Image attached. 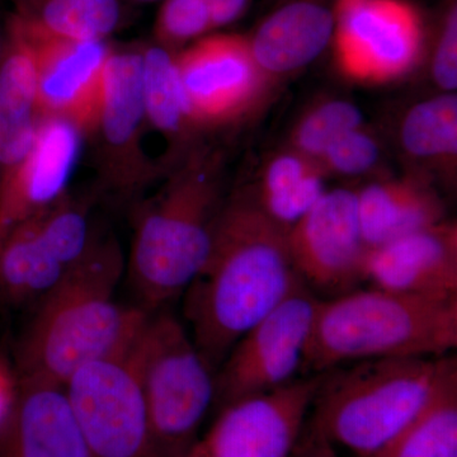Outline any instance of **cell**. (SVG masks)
Segmentation results:
<instances>
[{
  "label": "cell",
  "mask_w": 457,
  "mask_h": 457,
  "mask_svg": "<svg viewBox=\"0 0 457 457\" xmlns=\"http://www.w3.org/2000/svg\"><path fill=\"white\" fill-rule=\"evenodd\" d=\"M302 284L287 231L255 203L251 189L228 191L209 257L183 296L198 351L216 372L243 336Z\"/></svg>",
  "instance_id": "6da1fadb"
},
{
  "label": "cell",
  "mask_w": 457,
  "mask_h": 457,
  "mask_svg": "<svg viewBox=\"0 0 457 457\" xmlns=\"http://www.w3.org/2000/svg\"><path fill=\"white\" fill-rule=\"evenodd\" d=\"M116 237L99 234L65 278L36 303L17 347V376L62 385L87 363L134 347L150 312L116 300L125 275Z\"/></svg>",
  "instance_id": "7a4b0ae2"
},
{
  "label": "cell",
  "mask_w": 457,
  "mask_h": 457,
  "mask_svg": "<svg viewBox=\"0 0 457 457\" xmlns=\"http://www.w3.org/2000/svg\"><path fill=\"white\" fill-rule=\"evenodd\" d=\"M162 180L155 195L135 204L125 267L140 308L149 312L182 296L197 278L228 194L224 155L204 141Z\"/></svg>",
  "instance_id": "3957f363"
},
{
  "label": "cell",
  "mask_w": 457,
  "mask_h": 457,
  "mask_svg": "<svg viewBox=\"0 0 457 457\" xmlns=\"http://www.w3.org/2000/svg\"><path fill=\"white\" fill-rule=\"evenodd\" d=\"M457 347V297L435 299L363 286L319 302L303 376L345 363L437 357Z\"/></svg>",
  "instance_id": "277c9868"
},
{
  "label": "cell",
  "mask_w": 457,
  "mask_h": 457,
  "mask_svg": "<svg viewBox=\"0 0 457 457\" xmlns=\"http://www.w3.org/2000/svg\"><path fill=\"white\" fill-rule=\"evenodd\" d=\"M455 354L345 363L321 372L306 425L336 449L371 457L417 416Z\"/></svg>",
  "instance_id": "5b68a950"
},
{
  "label": "cell",
  "mask_w": 457,
  "mask_h": 457,
  "mask_svg": "<svg viewBox=\"0 0 457 457\" xmlns=\"http://www.w3.org/2000/svg\"><path fill=\"white\" fill-rule=\"evenodd\" d=\"M149 420V457H179L215 404V371L187 327L167 309L150 312L135 345Z\"/></svg>",
  "instance_id": "8992f818"
},
{
  "label": "cell",
  "mask_w": 457,
  "mask_h": 457,
  "mask_svg": "<svg viewBox=\"0 0 457 457\" xmlns=\"http://www.w3.org/2000/svg\"><path fill=\"white\" fill-rule=\"evenodd\" d=\"M147 126L140 47L114 50L108 60L97 119L86 139L95 150V196L137 203L167 176L163 159L145 150Z\"/></svg>",
  "instance_id": "52a82bcc"
},
{
  "label": "cell",
  "mask_w": 457,
  "mask_h": 457,
  "mask_svg": "<svg viewBox=\"0 0 457 457\" xmlns=\"http://www.w3.org/2000/svg\"><path fill=\"white\" fill-rule=\"evenodd\" d=\"M174 62L189 119L201 135L251 121L278 86L255 62L245 36H204Z\"/></svg>",
  "instance_id": "ba28073f"
},
{
  "label": "cell",
  "mask_w": 457,
  "mask_h": 457,
  "mask_svg": "<svg viewBox=\"0 0 457 457\" xmlns=\"http://www.w3.org/2000/svg\"><path fill=\"white\" fill-rule=\"evenodd\" d=\"M320 299L302 284L234 345L215 372V407L302 378Z\"/></svg>",
  "instance_id": "9c48e42d"
},
{
  "label": "cell",
  "mask_w": 457,
  "mask_h": 457,
  "mask_svg": "<svg viewBox=\"0 0 457 457\" xmlns=\"http://www.w3.org/2000/svg\"><path fill=\"white\" fill-rule=\"evenodd\" d=\"M135 345L126 353L87 363L64 385L92 457H149V420Z\"/></svg>",
  "instance_id": "30bf717a"
},
{
  "label": "cell",
  "mask_w": 457,
  "mask_h": 457,
  "mask_svg": "<svg viewBox=\"0 0 457 457\" xmlns=\"http://www.w3.org/2000/svg\"><path fill=\"white\" fill-rule=\"evenodd\" d=\"M300 281L320 300L366 286L371 249L361 230L356 189H327L287 231Z\"/></svg>",
  "instance_id": "8fae6325"
},
{
  "label": "cell",
  "mask_w": 457,
  "mask_h": 457,
  "mask_svg": "<svg viewBox=\"0 0 457 457\" xmlns=\"http://www.w3.org/2000/svg\"><path fill=\"white\" fill-rule=\"evenodd\" d=\"M337 66L351 82L380 86L402 79L426 53L425 23L405 0H363L337 14Z\"/></svg>",
  "instance_id": "7c38bea8"
},
{
  "label": "cell",
  "mask_w": 457,
  "mask_h": 457,
  "mask_svg": "<svg viewBox=\"0 0 457 457\" xmlns=\"http://www.w3.org/2000/svg\"><path fill=\"white\" fill-rule=\"evenodd\" d=\"M319 375L237 400L179 457H290L308 420Z\"/></svg>",
  "instance_id": "4fadbf2b"
},
{
  "label": "cell",
  "mask_w": 457,
  "mask_h": 457,
  "mask_svg": "<svg viewBox=\"0 0 457 457\" xmlns=\"http://www.w3.org/2000/svg\"><path fill=\"white\" fill-rule=\"evenodd\" d=\"M21 25L31 46L38 117L73 123L86 139L97 119L112 47L107 40L50 35Z\"/></svg>",
  "instance_id": "5bb4252c"
},
{
  "label": "cell",
  "mask_w": 457,
  "mask_h": 457,
  "mask_svg": "<svg viewBox=\"0 0 457 457\" xmlns=\"http://www.w3.org/2000/svg\"><path fill=\"white\" fill-rule=\"evenodd\" d=\"M83 140L73 123L38 120L31 147L0 187V239L68 191Z\"/></svg>",
  "instance_id": "9a60e30c"
},
{
  "label": "cell",
  "mask_w": 457,
  "mask_h": 457,
  "mask_svg": "<svg viewBox=\"0 0 457 457\" xmlns=\"http://www.w3.org/2000/svg\"><path fill=\"white\" fill-rule=\"evenodd\" d=\"M366 286L450 299L457 297V224L444 220L370 252Z\"/></svg>",
  "instance_id": "2e32d148"
},
{
  "label": "cell",
  "mask_w": 457,
  "mask_h": 457,
  "mask_svg": "<svg viewBox=\"0 0 457 457\" xmlns=\"http://www.w3.org/2000/svg\"><path fill=\"white\" fill-rule=\"evenodd\" d=\"M0 457H92L64 386L17 376L16 399L0 427Z\"/></svg>",
  "instance_id": "e0dca14e"
},
{
  "label": "cell",
  "mask_w": 457,
  "mask_h": 457,
  "mask_svg": "<svg viewBox=\"0 0 457 457\" xmlns=\"http://www.w3.org/2000/svg\"><path fill=\"white\" fill-rule=\"evenodd\" d=\"M337 16L327 0H290L248 38L255 62L278 83L314 62L332 45Z\"/></svg>",
  "instance_id": "ac0fdd59"
},
{
  "label": "cell",
  "mask_w": 457,
  "mask_h": 457,
  "mask_svg": "<svg viewBox=\"0 0 457 457\" xmlns=\"http://www.w3.org/2000/svg\"><path fill=\"white\" fill-rule=\"evenodd\" d=\"M356 194L361 230L371 251L447 219L432 177L420 171L380 176Z\"/></svg>",
  "instance_id": "d6986e66"
},
{
  "label": "cell",
  "mask_w": 457,
  "mask_h": 457,
  "mask_svg": "<svg viewBox=\"0 0 457 457\" xmlns=\"http://www.w3.org/2000/svg\"><path fill=\"white\" fill-rule=\"evenodd\" d=\"M38 120L31 46L11 14L0 64V187L31 147Z\"/></svg>",
  "instance_id": "ffe728a7"
},
{
  "label": "cell",
  "mask_w": 457,
  "mask_h": 457,
  "mask_svg": "<svg viewBox=\"0 0 457 457\" xmlns=\"http://www.w3.org/2000/svg\"><path fill=\"white\" fill-rule=\"evenodd\" d=\"M141 53L147 126L167 141V153L161 158L171 170L188 150L203 140L186 108L174 62L176 54L155 42L141 46Z\"/></svg>",
  "instance_id": "44dd1931"
},
{
  "label": "cell",
  "mask_w": 457,
  "mask_h": 457,
  "mask_svg": "<svg viewBox=\"0 0 457 457\" xmlns=\"http://www.w3.org/2000/svg\"><path fill=\"white\" fill-rule=\"evenodd\" d=\"M400 150L414 171L455 182L457 164L456 93H438L417 102L399 123Z\"/></svg>",
  "instance_id": "7402d4cb"
},
{
  "label": "cell",
  "mask_w": 457,
  "mask_h": 457,
  "mask_svg": "<svg viewBox=\"0 0 457 457\" xmlns=\"http://www.w3.org/2000/svg\"><path fill=\"white\" fill-rule=\"evenodd\" d=\"M71 269L53 253L33 219H27L0 239V300L9 306L36 303Z\"/></svg>",
  "instance_id": "603a6c76"
},
{
  "label": "cell",
  "mask_w": 457,
  "mask_h": 457,
  "mask_svg": "<svg viewBox=\"0 0 457 457\" xmlns=\"http://www.w3.org/2000/svg\"><path fill=\"white\" fill-rule=\"evenodd\" d=\"M327 179L318 162L285 146L270 156L248 188L264 213L288 231L326 194Z\"/></svg>",
  "instance_id": "cb8c5ba5"
},
{
  "label": "cell",
  "mask_w": 457,
  "mask_h": 457,
  "mask_svg": "<svg viewBox=\"0 0 457 457\" xmlns=\"http://www.w3.org/2000/svg\"><path fill=\"white\" fill-rule=\"evenodd\" d=\"M371 457H457L456 356L425 407Z\"/></svg>",
  "instance_id": "d4e9b609"
},
{
  "label": "cell",
  "mask_w": 457,
  "mask_h": 457,
  "mask_svg": "<svg viewBox=\"0 0 457 457\" xmlns=\"http://www.w3.org/2000/svg\"><path fill=\"white\" fill-rule=\"evenodd\" d=\"M29 29L68 37L107 40L122 25L120 0H11Z\"/></svg>",
  "instance_id": "484cf974"
},
{
  "label": "cell",
  "mask_w": 457,
  "mask_h": 457,
  "mask_svg": "<svg viewBox=\"0 0 457 457\" xmlns=\"http://www.w3.org/2000/svg\"><path fill=\"white\" fill-rule=\"evenodd\" d=\"M365 125L362 111L353 102L329 98L317 102L293 126L286 146L319 162L333 141Z\"/></svg>",
  "instance_id": "4316f807"
},
{
  "label": "cell",
  "mask_w": 457,
  "mask_h": 457,
  "mask_svg": "<svg viewBox=\"0 0 457 457\" xmlns=\"http://www.w3.org/2000/svg\"><path fill=\"white\" fill-rule=\"evenodd\" d=\"M213 29L207 0H163L154 25V42L177 54Z\"/></svg>",
  "instance_id": "83f0119b"
},
{
  "label": "cell",
  "mask_w": 457,
  "mask_h": 457,
  "mask_svg": "<svg viewBox=\"0 0 457 457\" xmlns=\"http://www.w3.org/2000/svg\"><path fill=\"white\" fill-rule=\"evenodd\" d=\"M383 154L381 141L363 125L333 141L318 164L327 177L359 179L378 170Z\"/></svg>",
  "instance_id": "f1b7e54d"
},
{
  "label": "cell",
  "mask_w": 457,
  "mask_h": 457,
  "mask_svg": "<svg viewBox=\"0 0 457 457\" xmlns=\"http://www.w3.org/2000/svg\"><path fill=\"white\" fill-rule=\"evenodd\" d=\"M429 75L440 93H455L457 89V3L447 0L435 26L429 42Z\"/></svg>",
  "instance_id": "f546056e"
},
{
  "label": "cell",
  "mask_w": 457,
  "mask_h": 457,
  "mask_svg": "<svg viewBox=\"0 0 457 457\" xmlns=\"http://www.w3.org/2000/svg\"><path fill=\"white\" fill-rule=\"evenodd\" d=\"M290 457H341L338 450L305 425Z\"/></svg>",
  "instance_id": "4dcf8cb0"
},
{
  "label": "cell",
  "mask_w": 457,
  "mask_h": 457,
  "mask_svg": "<svg viewBox=\"0 0 457 457\" xmlns=\"http://www.w3.org/2000/svg\"><path fill=\"white\" fill-rule=\"evenodd\" d=\"M213 29L233 25L245 16L252 0H207Z\"/></svg>",
  "instance_id": "1f68e13d"
},
{
  "label": "cell",
  "mask_w": 457,
  "mask_h": 457,
  "mask_svg": "<svg viewBox=\"0 0 457 457\" xmlns=\"http://www.w3.org/2000/svg\"><path fill=\"white\" fill-rule=\"evenodd\" d=\"M17 393V376L0 360V427L7 420Z\"/></svg>",
  "instance_id": "d6a6232c"
},
{
  "label": "cell",
  "mask_w": 457,
  "mask_h": 457,
  "mask_svg": "<svg viewBox=\"0 0 457 457\" xmlns=\"http://www.w3.org/2000/svg\"><path fill=\"white\" fill-rule=\"evenodd\" d=\"M363 2V0H336L335 2V9H336V16L341 12L345 11L352 7V5L357 4V3Z\"/></svg>",
  "instance_id": "836d02e7"
},
{
  "label": "cell",
  "mask_w": 457,
  "mask_h": 457,
  "mask_svg": "<svg viewBox=\"0 0 457 457\" xmlns=\"http://www.w3.org/2000/svg\"><path fill=\"white\" fill-rule=\"evenodd\" d=\"M3 45H4V29H0V64H2Z\"/></svg>",
  "instance_id": "e575fe53"
},
{
  "label": "cell",
  "mask_w": 457,
  "mask_h": 457,
  "mask_svg": "<svg viewBox=\"0 0 457 457\" xmlns=\"http://www.w3.org/2000/svg\"><path fill=\"white\" fill-rule=\"evenodd\" d=\"M137 2H156V0H137Z\"/></svg>",
  "instance_id": "d590c367"
}]
</instances>
